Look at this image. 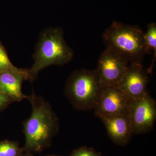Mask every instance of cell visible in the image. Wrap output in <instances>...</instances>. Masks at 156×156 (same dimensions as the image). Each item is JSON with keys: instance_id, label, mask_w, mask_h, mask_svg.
I'll list each match as a JSON object with an SVG mask.
<instances>
[{"instance_id": "5", "label": "cell", "mask_w": 156, "mask_h": 156, "mask_svg": "<svg viewBox=\"0 0 156 156\" xmlns=\"http://www.w3.org/2000/svg\"><path fill=\"white\" fill-rule=\"evenodd\" d=\"M129 63L124 56L106 48L101 54L96 69L102 87H117Z\"/></svg>"}, {"instance_id": "8", "label": "cell", "mask_w": 156, "mask_h": 156, "mask_svg": "<svg viewBox=\"0 0 156 156\" xmlns=\"http://www.w3.org/2000/svg\"><path fill=\"white\" fill-rule=\"evenodd\" d=\"M147 84L148 77L142 64L132 62L117 87L128 98L135 99L148 95Z\"/></svg>"}, {"instance_id": "7", "label": "cell", "mask_w": 156, "mask_h": 156, "mask_svg": "<svg viewBox=\"0 0 156 156\" xmlns=\"http://www.w3.org/2000/svg\"><path fill=\"white\" fill-rule=\"evenodd\" d=\"M131 99L117 86L103 87L95 109V114L101 116L128 114Z\"/></svg>"}, {"instance_id": "13", "label": "cell", "mask_w": 156, "mask_h": 156, "mask_svg": "<svg viewBox=\"0 0 156 156\" xmlns=\"http://www.w3.org/2000/svg\"><path fill=\"white\" fill-rule=\"evenodd\" d=\"M14 66L9 60L5 51L0 45V72L9 69Z\"/></svg>"}, {"instance_id": "10", "label": "cell", "mask_w": 156, "mask_h": 156, "mask_svg": "<svg viewBox=\"0 0 156 156\" xmlns=\"http://www.w3.org/2000/svg\"><path fill=\"white\" fill-rule=\"evenodd\" d=\"M98 118L104 124L109 136L116 143H126L133 134L128 114L101 116Z\"/></svg>"}, {"instance_id": "12", "label": "cell", "mask_w": 156, "mask_h": 156, "mask_svg": "<svg viewBox=\"0 0 156 156\" xmlns=\"http://www.w3.org/2000/svg\"><path fill=\"white\" fill-rule=\"evenodd\" d=\"M23 150L18 143L9 140L0 141V156H21Z\"/></svg>"}, {"instance_id": "9", "label": "cell", "mask_w": 156, "mask_h": 156, "mask_svg": "<svg viewBox=\"0 0 156 156\" xmlns=\"http://www.w3.org/2000/svg\"><path fill=\"white\" fill-rule=\"evenodd\" d=\"M30 81L29 69L15 67L0 72V91L11 98L14 101L27 99L23 93L22 85L24 81Z\"/></svg>"}, {"instance_id": "15", "label": "cell", "mask_w": 156, "mask_h": 156, "mask_svg": "<svg viewBox=\"0 0 156 156\" xmlns=\"http://www.w3.org/2000/svg\"><path fill=\"white\" fill-rule=\"evenodd\" d=\"M14 101L11 98L0 91V109L8 106Z\"/></svg>"}, {"instance_id": "17", "label": "cell", "mask_w": 156, "mask_h": 156, "mask_svg": "<svg viewBox=\"0 0 156 156\" xmlns=\"http://www.w3.org/2000/svg\"><path fill=\"white\" fill-rule=\"evenodd\" d=\"M55 156V155H50V156Z\"/></svg>"}, {"instance_id": "16", "label": "cell", "mask_w": 156, "mask_h": 156, "mask_svg": "<svg viewBox=\"0 0 156 156\" xmlns=\"http://www.w3.org/2000/svg\"><path fill=\"white\" fill-rule=\"evenodd\" d=\"M21 156H33L31 154L29 153V152L27 153H26L25 154H22V155Z\"/></svg>"}, {"instance_id": "3", "label": "cell", "mask_w": 156, "mask_h": 156, "mask_svg": "<svg viewBox=\"0 0 156 156\" xmlns=\"http://www.w3.org/2000/svg\"><path fill=\"white\" fill-rule=\"evenodd\" d=\"M144 33L139 27L114 21L105 30L102 39L106 48L114 50L130 63H141L146 55Z\"/></svg>"}, {"instance_id": "6", "label": "cell", "mask_w": 156, "mask_h": 156, "mask_svg": "<svg viewBox=\"0 0 156 156\" xmlns=\"http://www.w3.org/2000/svg\"><path fill=\"white\" fill-rule=\"evenodd\" d=\"M133 134L147 133L153 128L156 119L155 101L148 95L131 99L128 112Z\"/></svg>"}, {"instance_id": "14", "label": "cell", "mask_w": 156, "mask_h": 156, "mask_svg": "<svg viewBox=\"0 0 156 156\" xmlns=\"http://www.w3.org/2000/svg\"><path fill=\"white\" fill-rule=\"evenodd\" d=\"M70 156H100L94 151L86 147L80 148L75 151Z\"/></svg>"}, {"instance_id": "1", "label": "cell", "mask_w": 156, "mask_h": 156, "mask_svg": "<svg viewBox=\"0 0 156 156\" xmlns=\"http://www.w3.org/2000/svg\"><path fill=\"white\" fill-rule=\"evenodd\" d=\"M27 99L31 105L32 113L23 123L24 150L39 152L50 146L52 138L58 133V119L50 104L34 91Z\"/></svg>"}, {"instance_id": "4", "label": "cell", "mask_w": 156, "mask_h": 156, "mask_svg": "<svg viewBox=\"0 0 156 156\" xmlns=\"http://www.w3.org/2000/svg\"><path fill=\"white\" fill-rule=\"evenodd\" d=\"M102 89L96 69H81L70 76L65 93L75 108L87 111L95 109Z\"/></svg>"}, {"instance_id": "11", "label": "cell", "mask_w": 156, "mask_h": 156, "mask_svg": "<svg viewBox=\"0 0 156 156\" xmlns=\"http://www.w3.org/2000/svg\"><path fill=\"white\" fill-rule=\"evenodd\" d=\"M144 41L145 46L146 54H151L153 53V60L148 73H151L154 63L156 59V24L150 23L148 25L147 30L144 34Z\"/></svg>"}, {"instance_id": "2", "label": "cell", "mask_w": 156, "mask_h": 156, "mask_svg": "<svg viewBox=\"0 0 156 156\" xmlns=\"http://www.w3.org/2000/svg\"><path fill=\"white\" fill-rule=\"evenodd\" d=\"M73 52L67 44L60 28H49L41 34L34 57V62L29 69L30 81L36 79L41 70L48 66H62L72 60Z\"/></svg>"}]
</instances>
